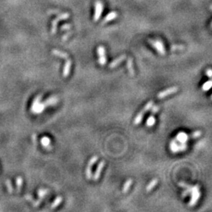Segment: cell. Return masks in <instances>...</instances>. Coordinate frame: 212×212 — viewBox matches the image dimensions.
Segmentation results:
<instances>
[{
	"mask_svg": "<svg viewBox=\"0 0 212 212\" xmlns=\"http://www.w3.org/2000/svg\"><path fill=\"white\" fill-rule=\"evenodd\" d=\"M71 27V25L70 24H63L62 26H61V27H60V29L62 30V31H68V30H69L70 28Z\"/></svg>",
	"mask_w": 212,
	"mask_h": 212,
	"instance_id": "29",
	"label": "cell"
},
{
	"mask_svg": "<svg viewBox=\"0 0 212 212\" xmlns=\"http://www.w3.org/2000/svg\"><path fill=\"white\" fill-rule=\"evenodd\" d=\"M206 74H207V75L209 77V78H211V75H212L211 69H210V68H208V69L207 70V71H206Z\"/></svg>",
	"mask_w": 212,
	"mask_h": 212,
	"instance_id": "33",
	"label": "cell"
},
{
	"mask_svg": "<svg viewBox=\"0 0 212 212\" xmlns=\"http://www.w3.org/2000/svg\"><path fill=\"white\" fill-rule=\"evenodd\" d=\"M152 114H155V113H157L158 111H159V107L158 105H154L153 107L152 106Z\"/></svg>",
	"mask_w": 212,
	"mask_h": 212,
	"instance_id": "30",
	"label": "cell"
},
{
	"mask_svg": "<svg viewBox=\"0 0 212 212\" xmlns=\"http://www.w3.org/2000/svg\"><path fill=\"white\" fill-rule=\"evenodd\" d=\"M104 165H105V162H104V160H102L101 162H100V163H99L98 166H97V170H96L95 173H94L93 176L92 177L94 181H97V180L99 179V177H100V176H101V171H102L103 168H104Z\"/></svg>",
	"mask_w": 212,
	"mask_h": 212,
	"instance_id": "9",
	"label": "cell"
},
{
	"mask_svg": "<svg viewBox=\"0 0 212 212\" xmlns=\"http://www.w3.org/2000/svg\"><path fill=\"white\" fill-rule=\"evenodd\" d=\"M86 176L87 177L88 179H91L92 177H93V174H92V170H91V166L87 165L86 168Z\"/></svg>",
	"mask_w": 212,
	"mask_h": 212,
	"instance_id": "25",
	"label": "cell"
},
{
	"mask_svg": "<svg viewBox=\"0 0 212 212\" xmlns=\"http://www.w3.org/2000/svg\"><path fill=\"white\" fill-rule=\"evenodd\" d=\"M16 184H18V191H20V186L22 185V178L20 177H19L18 178H16Z\"/></svg>",
	"mask_w": 212,
	"mask_h": 212,
	"instance_id": "32",
	"label": "cell"
},
{
	"mask_svg": "<svg viewBox=\"0 0 212 212\" xmlns=\"http://www.w3.org/2000/svg\"><path fill=\"white\" fill-rule=\"evenodd\" d=\"M188 140V136L184 132H180L177 134L175 137V141L181 144H185Z\"/></svg>",
	"mask_w": 212,
	"mask_h": 212,
	"instance_id": "10",
	"label": "cell"
},
{
	"mask_svg": "<svg viewBox=\"0 0 212 212\" xmlns=\"http://www.w3.org/2000/svg\"><path fill=\"white\" fill-rule=\"evenodd\" d=\"M158 184V179L157 178H154V179H152V181H150L149 183H148V185H147L146 186V192H150V191L152 190V188H154V187H155V185Z\"/></svg>",
	"mask_w": 212,
	"mask_h": 212,
	"instance_id": "16",
	"label": "cell"
},
{
	"mask_svg": "<svg viewBox=\"0 0 212 212\" xmlns=\"http://www.w3.org/2000/svg\"><path fill=\"white\" fill-rule=\"evenodd\" d=\"M152 105H153V101H148V102L144 105V108L141 109V111H140V112H139V113L137 115V116L135 117V119H134V120H133V124L138 125L139 123L141 122V120H142L143 116H144V113H145L146 111H148L150 108H152Z\"/></svg>",
	"mask_w": 212,
	"mask_h": 212,
	"instance_id": "2",
	"label": "cell"
},
{
	"mask_svg": "<svg viewBox=\"0 0 212 212\" xmlns=\"http://www.w3.org/2000/svg\"><path fill=\"white\" fill-rule=\"evenodd\" d=\"M126 58V55H125V54L121 55L120 57H118V58L115 59V60H114L113 61H111V63H110V64H109V68H115L116 66L119 65V64H120L121 62H122V61H123V60H124Z\"/></svg>",
	"mask_w": 212,
	"mask_h": 212,
	"instance_id": "13",
	"label": "cell"
},
{
	"mask_svg": "<svg viewBox=\"0 0 212 212\" xmlns=\"http://www.w3.org/2000/svg\"><path fill=\"white\" fill-rule=\"evenodd\" d=\"M58 102V98L57 97H52L50 98H49L46 102L44 103L45 105L48 106V105H53V104H57Z\"/></svg>",
	"mask_w": 212,
	"mask_h": 212,
	"instance_id": "19",
	"label": "cell"
},
{
	"mask_svg": "<svg viewBox=\"0 0 212 212\" xmlns=\"http://www.w3.org/2000/svg\"><path fill=\"white\" fill-rule=\"evenodd\" d=\"M40 98L41 95L38 96L35 99V101L32 104V107H31V110L34 113H40L44 110V108H46V106L45 104H42L40 103Z\"/></svg>",
	"mask_w": 212,
	"mask_h": 212,
	"instance_id": "4",
	"label": "cell"
},
{
	"mask_svg": "<svg viewBox=\"0 0 212 212\" xmlns=\"http://www.w3.org/2000/svg\"><path fill=\"white\" fill-rule=\"evenodd\" d=\"M155 117H154L153 115H151V116L148 117V119H147L146 126H148V127H152V126L155 124Z\"/></svg>",
	"mask_w": 212,
	"mask_h": 212,
	"instance_id": "21",
	"label": "cell"
},
{
	"mask_svg": "<svg viewBox=\"0 0 212 212\" xmlns=\"http://www.w3.org/2000/svg\"><path fill=\"white\" fill-rule=\"evenodd\" d=\"M117 16H118V13H117L116 12H115V11H112V12L108 13V14L103 19L102 22H101V24H107V23H108V22L111 21V20H115Z\"/></svg>",
	"mask_w": 212,
	"mask_h": 212,
	"instance_id": "11",
	"label": "cell"
},
{
	"mask_svg": "<svg viewBox=\"0 0 212 212\" xmlns=\"http://www.w3.org/2000/svg\"><path fill=\"white\" fill-rule=\"evenodd\" d=\"M148 43L151 44L155 49L156 51L159 53L160 55H165L166 53V49H165L164 46H163V43L162 41H160L159 39H148Z\"/></svg>",
	"mask_w": 212,
	"mask_h": 212,
	"instance_id": "3",
	"label": "cell"
},
{
	"mask_svg": "<svg viewBox=\"0 0 212 212\" xmlns=\"http://www.w3.org/2000/svg\"><path fill=\"white\" fill-rule=\"evenodd\" d=\"M41 144L43 145L45 148H47L48 150H50L51 146H50V139L47 137H43L41 139Z\"/></svg>",
	"mask_w": 212,
	"mask_h": 212,
	"instance_id": "15",
	"label": "cell"
},
{
	"mask_svg": "<svg viewBox=\"0 0 212 212\" xmlns=\"http://www.w3.org/2000/svg\"><path fill=\"white\" fill-rule=\"evenodd\" d=\"M201 134H202V132L200 131V130H196V131L192 133V134H191V137H192V138H198V137H199L200 136H201Z\"/></svg>",
	"mask_w": 212,
	"mask_h": 212,
	"instance_id": "28",
	"label": "cell"
},
{
	"mask_svg": "<svg viewBox=\"0 0 212 212\" xmlns=\"http://www.w3.org/2000/svg\"><path fill=\"white\" fill-rule=\"evenodd\" d=\"M127 68L128 71H129V73H130V75L133 76L134 75V70H133V60H132L131 57H129L127 60Z\"/></svg>",
	"mask_w": 212,
	"mask_h": 212,
	"instance_id": "17",
	"label": "cell"
},
{
	"mask_svg": "<svg viewBox=\"0 0 212 212\" xmlns=\"http://www.w3.org/2000/svg\"><path fill=\"white\" fill-rule=\"evenodd\" d=\"M97 53L98 55V62L101 65H104L107 62V59L105 56V49L104 46H99L97 48Z\"/></svg>",
	"mask_w": 212,
	"mask_h": 212,
	"instance_id": "7",
	"label": "cell"
},
{
	"mask_svg": "<svg viewBox=\"0 0 212 212\" xmlns=\"http://www.w3.org/2000/svg\"><path fill=\"white\" fill-rule=\"evenodd\" d=\"M187 148V145L185 144H177L175 139H173L170 143V148L172 152H179L181 151H184Z\"/></svg>",
	"mask_w": 212,
	"mask_h": 212,
	"instance_id": "6",
	"label": "cell"
},
{
	"mask_svg": "<svg viewBox=\"0 0 212 212\" xmlns=\"http://www.w3.org/2000/svg\"><path fill=\"white\" fill-rule=\"evenodd\" d=\"M52 53L57 57H60V58L63 59H67L68 58V54L67 53H64V52H61L60 50H57V49H53L52 51Z\"/></svg>",
	"mask_w": 212,
	"mask_h": 212,
	"instance_id": "14",
	"label": "cell"
},
{
	"mask_svg": "<svg viewBox=\"0 0 212 212\" xmlns=\"http://www.w3.org/2000/svg\"><path fill=\"white\" fill-rule=\"evenodd\" d=\"M212 86V81L208 80L207 81V82H205V83H203V86H202V90H203V91H207V90H209L211 88Z\"/></svg>",
	"mask_w": 212,
	"mask_h": 212,
	"instance_id": "22",
	"label": "cell"
},
{
	"mask_svg": "<svg viewBox=\"0 0 212 212\" xmlns=\"http://www.w3.org/2000/svg\"><path fill=\"white\" fill-rule=\"evenodd\" d=\"M6 185H7L8 186V190H9V192H12V185H10V184H9V180H7V181H6Z\"/></svg>",
	"mask_w": 212,
	"mask_h": 212,
	"instance_id": "34",
	"label": "cell"
},
{
	"mask_svg": "<svg viewBox=\"0 0 212 212\" xmlns=\"http://www.w3.org/2000/svg\"><path fill=\"white\" fill-rule=\"evenodd\" d=\"M177 90H178V87L177 86H172V87L168 88L166 90L159 92L157 94V97L158 98H163V97H167V96L170 95V94L175 93Z\"/></svg>",
	"mask_w": 212,
	"mask_h": 212,
	"instance_id": "8",
	"label": "cell"
},
{
	"mask_svg": "<svg viewBox=\"0 0 212 212\" xmlns=\"http://www.w3.org/2000/svg\"><path fill=\"white\" fill-rule=\"evenodd\" d=\"M185 49V46L184 45H171L170 46V50L171 51H176V50H182Z\"/></svg>",
	"mask_w": 212,
	"mask_h": 212,
	"instance_id": "24",
	"label": "cell"
},
{
	"mask_svg": "<svg viewBox=\"0 0 212 212\" xmlns=\"http://www.w3.org/2000/svg\"><path fill=\"white\" fill-rule=\"evenodd\" d=\"M71 67V60L69 58L66 59L65 64L64 66V69H63V76L68 77L69 75L70 70Z\"/></svg>",
	"mask_w": 212,
	"mask_h": 212,
	"instance_id": "12",
	"label": "cell"
},
{
	"mask_svg": "<svg viewBox=\"0 0 212 212\" xmlns=\"http://www.w3.org/2000/svg\"><path fill=\"white\" fill-rule=\"evenodd\" d=\"M48 192H49V191H48L47 189H42V188L39 189L38 192V197H39V199H42V198H43L44 196H46V194L48 193Z\"/></svg>",
	"mask_w": 212,
	"mask_h": 212,
	"instance_id": "26",
	"label": "cell"
},
{
	"mask_svg": "<svg viewBox=\"0 0 212 212\" xmlns=\"http://www.w3.org/2000/svg\"><path fill=\"white\" fill-rule=\"evenodd\" d=\"M60 21V20L57 18H55L54 20L52 21V27H51V33L52 34H55V33L57 32V24H58V22Z\"/></svg>",
	"mask_w": 212,
	"mask_h": 212,
	"instance_id": "20",
	"label": "cell"
},
{
	"mask_svg": "<svg viewBox=\"0 0 212 212\" xmlns=\"http://www.w3.org/2000/svg\"><path fill=\"white\" fill-rule=\"evenodd\" d=\"M71 34H72V32H71V31H68V32H67V33H66L65 35H64V36H63V38H62V40H63V41H66V40H67V39H68V38H69V36H70V35H71Z\"/></svg>",
	"mask_w": 212,
	"mask_h": 212,
	"instance_id": "31",
	"label": "cell"
},
{
	"mask_svg": "<svg viewBox=\"0 0 212 212\" xmlns=\"http://www.w3.org/2000/svg\"><path fill=\"white\" fill-rule=\"evenodd\" d=\"M62 200H63V198L61 197V196H57V197L55 199L54 201H53V203L51 204V208H55V207H57V206H58V205L62 202Z\"/></svg>",
	"mask_w": 212,
	"mask_h": 212,
	"instance_id": "23",
	"label": "cell"
},
{
	"mask_svg": "<svg viewBox=\"0 0 212 212\" xmlns=\"http://www.w3.org/2000/svg\"><path fill=\"white\" fill-rule=\"evenodd\" d=\"M59 11L58 10H50L48 11V13H58Z\"/></svg>",
	"mask_w": 212,
	"mask_h": 212,
	"instance_id": "35",
	"label": "cell"
},
{
	"mask_svg": "<svg viewBox=\"0 0 212 212\" xmlns=\"http://www.w3.org/2000/svg\"><path fill=\"white\" fill-rule=\"evenodd\" d=\"M70 14L68 13H61V14H59L58 16H57V19L59 20H67V19L69 18Z\"/></svg>",
	"mask_w": 212,
	"mask_h": 212,
	"instance_id": "27",
	"label": "cell"
},
{
	"mask_svg": "<svg viewBox=\"0 0 212 212\" xmlns=\"http://www.w3.org/2000/svg\"><path fill=\"white\" fill-rule=\"evenodd\" d=\"M103 12V3L101 1H96L94 4V14H93V21H98Z\"/></svg>",
	"mask_w": 212,
	"mask_h": 212,
	"instance_id": "5",
	"label": "cell"
},
{
	"mask_svg": "<svg viewBox=\"0 0 212 212\" xmlns=\"http://www.w3.org/2000/svg\"><path fill=\"white\" fill-rule=\"evenodd\" d=\"M189 195L191 196L190 201L188 203V205L190 207H193L196 204V203L198 202V199H199L200 196H201V193H200V189H199V186L198 185H194L192 186L191 188V191L189 192Z\"/></svg>",
	"mask_w": 212,
	"mask_h": 212,
	"instance_id": "1",
	"label": "cell"
},
{
	"mask_svg": "<svg viewBox=\"0 0 212 212\" xmlns=\"http://www.w3.org/2000/svg\"><path fill=\"white\" fill-rule=\"evenodd\" d=\"M132 183H133V180H132L131 178L128 179L127 181L125 182V184L123 185V187H122V192H123V193H126V192L130 189V186H131L132 185Z\"/></svg>",
	"mask_w": 212,
	"mask_h": 212,
	"instance_id": "18",
	"label": "cell"
}]
</instances>
